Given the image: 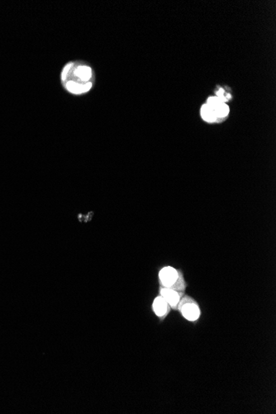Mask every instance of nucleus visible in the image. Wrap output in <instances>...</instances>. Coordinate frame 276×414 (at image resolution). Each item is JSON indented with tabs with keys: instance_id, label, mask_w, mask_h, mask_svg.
Listing matches in <instances>:
<instances>
[{
	"instance_id": "obj_2",
	"label": "nucleus",
	"mask_w": 276,
	"mask_h": 414,
	"mask_svg": "<svg viewBox=\"0 0 276 414\" xmlns=\"http://www.w3.org/2000/svg\"><path fill=\"white\" fill-rule=\"evenodd\" d=\"M177 310L189 322H197L201 316V309L198 302L190 296L184 294L179 301Z\"/></svg>"
},
{
	"instance_id": "obj_8",
	"label": "nucleus",
	"mask_w": 276,
	"mask_h": 414,
	"mask_svg": "<svg viewBox=\"0 0 276 414\" xmlns=\"http://www.w3.org/2000/svg\"><path fill=\"white\" fill-rule=\"evenodd\" d=\"M216 95H217V97L218 98L219 100H222L223 103L227 102V101H228V100L231 99V95L225 92V90L222 89V88H220Z\"/></svg>"
},
{
	"instance_id": "obj_7",
	"label": "nucleus",
	"mask_w": 276,
	"mask_h": 414,
	"mask_svg": "<svg viewBox=\"0 0 276 414\" xmlns=\"http://www.w3.org/2000/svg\"><path fill=\"white\" fill-rule=\"evenodd\" d=\"M212 109L214 110L218 123L226 119L228 116L229 111H230L229 107L225 103H221L217 106L214 107Z\"/></svg>"
},
{
	"instance_id": "obj_1",
	"label": "nucleus",
	"mask_w": 276,
	"mask_h": 414,
	"mask_svg": "<svg viewBox=\"0 0 276 414\" xmlns=\"http://www.w3.org/2000/svg\"><path fill=\"white\" fill-rule=\"evenodd\" d=\"M158 276L161 287L173 289L181 294L185 293L187 284L181 270L172 266H165L160 270Z\"/></svg>"
},
{
	"instance_id": "obj_5",
	"label": "nucleus",
	"mask_w": 276,
	"mask_h": 414,
	"mask_svg": "<svg viewBox=\"0 0 276 414\" xmlns=\"http://www.w3.org/2000/svg\"><path fill=\"white\" fill-rule=\"evenodd\" d=\"M160 295L165 298L168 304L170 305L171 309L177 310V307L179 305V301L181 299L182 296L184 294L178 293L173 289H166L160 287Z\"/></svg>"
},
{
	"instance_id": "obj_6",
	"label": "nucleus",
	"mask_w": 276,
	"mask_h": 414,
	"mask_svg": "<svg viewBox=\"0 0 276 414\" xmlns=\"http://www.w3.org/2000/svg\"><path fill=\"white\" fill-rule=\"evenodd\" d=\"M200 114L203 121L207 122L208 123H218L214 110H213L212 107L209 106L208 104H203L202 108H201Z\"/></svg>"
},
{
	"instance_id": "obj_4",
	"label": "nucleus",
	"mask_w": 276,
	"mask_h": 414,
	"mask_svg": "<svg viewBox=\"0 0 276 414\" xmlns=\"http://www.w3.org/2000/svg\"><path fill=\"white\" fill-rule=\"evenodd\" d=\"M152 308H153L154 312L156 313V316L161 321L165 320L170 313V310H171L170 305L168 304L165 298L161 297V295L157 296L154 299L153 303H152Z\"/></svg>"
},
{
	"instance_id": "obj_3",
	"label": "nucleus",
	"mask_w": 276,
	"mask_h": 414,
	"mask_svg": "<svg viewBox=\"0 0 276 414\" xmlns=\"http://www.w3.org/2000/svg\"><path fill=\"white\" fill-rule=\"evenodd\" d=\"M72 76L76 80L72 81H66L76 84L78 86H85L87 84L91 83L90 80L92 77V70L86 66H79L73 69Z\"/></svg>"
}]
</instances>
